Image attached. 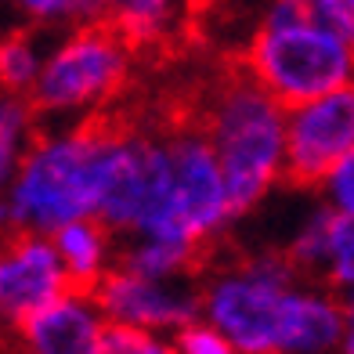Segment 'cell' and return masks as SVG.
<instances>
[{
    "mask_svg": "<svg viewBox=\"0 0 354 354\" xmlns=\"http://www.w3.org/2000/svg\"><path fill=\"white\" fill-rule=\"evenodd\" d=\"M354 149V84L286 112V185L315 188Z\"/></svg>",
    "mask_w": 354,
    "mask_h": 354,
    "instance_id": "52a82bcc",
    "label": "cell"
},
{
    "mask_svg": "<svg viewBox=\"0 0 354 354\" xmlns=\"http://www.w3.org/2000/svg\"><path fill=\"white\" fill-rule=\"evenodd\" d=\"M318 19L329 22L336 33H344L354 44V0H311Z\"/></svg>",
    "mask_w": 354,
    "mask_h": 354,
    "instance_id": "44dd1931",
    "label": "cell"
},
{
    "mask_svg": "<svg viewBox=\"0 0 354 354\" xmlns=\"http://www.w3.org/2000/svg\"><path fill=\"white\" fill-rule=\"evenodd\" d=\"M19 15H26L29 26L51 29V26H76L91 19L87 0H11Z\"/></svg>",
    "mask_w": 354,
    "mask_h": 354,
    "instance_id": "ac0fdd59",
    "label": "cell"
},
{
    "mask_svg": "<svg viewBox=\"0 0 354 354\" xmlns=\"http://www.w3.org/2000/svg\"><path fill=\"white\" fill-rule=\"evenodd\" d=\"M102 354H181L170 333H152V329H138V326H120L109 322Z\"/></svg>",
    "mask_w": 354,
    "mask_h": 354,
    "instance_id": "e0dca14e",
    "label": "cell"
},
{
    "mask_svg": "<svg viewBox=\"0 0 354 354\" xmlns=\"http://www.w3.org/2000/svg\"><path fill=\"white\" fill-rule=\"evenodd\" d=\"M109 318L91 293L69 289L22 318L11 333L15 354H102Z\"/></svg>",
    "mask_w": 354,
    "mask_h": 354,
    "instance_id": "30bf717a",
    "label": "cell"
},
{
    "mask_svg": "<svg viewBox=\"0 0 354 354\" xmlns=\"http://www.w3.org/2000/svg\"><path fill=\"white\" fill-rule=\"evenodd\" d=\"M91 19L116 26L131 40L134 51L170 40L177 26H185V15L196 0H87Z\"/></svg>",
    "mask_w": 354,
    "mask_h": 354,
    "instance_id": "5bb4252c",
    "label": "cell"
},
{
    "mask_svg": "<svg viewBox=\"0 0 354 354\" xmlns=\"http://www.w3.org/2000/svg\"><path fill=\"white\" fill-rule=\"evenodd\" d=\"M304 282L286 250L246 253L232 264H210L199 275L203 318L243 354H279L282 315L293 286Z\"/></svg>",
    "mask_w": 354,
    "mask_h": 354,
    "instance_id": "277c9868",
    "label": "cell"
},
{
    "mask_svg": "<svg viewBox=\"0 0 354 354\" xmlns=\"http://www.w3.org/2000/svg\"><path fill=\"white\" fill-rule=\"evenodd\" d=\"M51 239L58 246L62 264H66L69 286L80 289V293H94V286L116 264L120 235L102 217H76L69 224H62L58 232H51Z\"/></svg>",
    "mask_w": 354,
    "mask_h": 354,
    "instance_id": "4fadbf2b",
    "label": "cell"
},
{
    "mask_svg": "<svg viewBox=\"0 0 354 354\" xmlns=\"http://www.w3.org/2000/svg\"><path fill=\"white\" fill-rule=\"evenodd\" d=\"M210 134L235 221L253 214L286 181V105L235 66L192 105Z\"/></svg>",
    "mask_w": 354,
    "mask_h": 354,
    "instance_id": "7a4b0ae2",
    "label": "cell"
},
{
    "mask_svg": "<svg viewBox=\"0 0 354 354\" xmlns=\"http://www.w3.org/2000/svg\"><path fill=\"white\" fill-rule=\"evenodd\" d=\"M239 66L293 109L354 84V44L318 19L311 0H268Z\"/></svg>",
    "mask_w": 354,
    "mask_h": 354,
    "instance_id": "3957f363",
    "label": "cell"
},
{
    "mask_svg": "<svg viewBox=\"0 0 354 354\" xmlns=\"http://www.w3.org/2000/svg\"><path fill=\"white\" fill-rule=\"evenodd\" d=\"M94 300L105 311L109 322L120 326H138L152 333H177L188 322L203 318V297H199V275L181 279H152L131 271L123 264H112L109 275L94 286Z\"/></svg>",
    "mask_w": 354,
    "mask_h": 354,
    "instance_id": "ba28073f",
    "label": "cell"
},
{
    "mask_svg": "<svg viewBox=\"0 0 354 354\" xmlns=\"http://www.w3.org/2000/svg\"><path fill=\"white\" fill-rule=\"evenodd\" d=\"M127 112L105 105L69 131H37L8 192L0 196V232L26 228L51 235L76 217H94L102 203L105 167Z\"/></svg>",
    "mask_w": 354,
    "mask_h": 354,
    "instance_id": "6da1fadb",
    "label": "cell"
},
{
    "mask_svg": "<svg viewBox=\"0 0 354 354\" xmlns=\"http://www.w3.org/2000/svg\"><path fill=\"white\" fill-rule=\"evenodd\" d=\"M4 340H8V329H4V326H0V344H4Z\"/></svg>",
    "mask_w": 354,
    "mask_h": 354,
    "instance_id": "603a6c76",
    "label": "cell"
},
{
    "mask_svg": "<svg viewBox=\"0 0 354 354\" xmlns=\"http://www.w3.org/2000/svg\"><path fill=\"white\" fill-rule=\"evenodd\" d=\"M37 29H11V33H0V91L4 94H29L40 76L44 58L40 44H37Z\"/></svg>",
    "mask_w": 354,
    "mask_h": 354,
    "instance_id": "2e32d148",
    "label": "cell"
},
{
    "mask_svg": "<svg viewBox=\"0 0 354 354\" xmlns=\"http://www.w3.org/2000/svg\"><path fill=\"white\" fill-rule=\"evenodd\" d=\"M318 199L333 206L336 214L354 217V149L326 174V181L318 185Z\"/></svg>",
    "mask_w": 354,
    "mask_h": 354,
    "instance_id": "ffe728a7",
    "label": "cell"
},
{
    "mask_svg": "<svg viewBox=\"0 0 354 354\" xmlns=\"http://www.w3.org/2000/svg\"><path fill=\"white\" fill-rule=\"evenodd\" d=\"M340 340L344 297L311 279L297 282L286 300L279 354H340Z\"/></svg>",
    "mask_w": 354,
    "mask_h": 354,
    "instance_id": "7c38bea8",
    "label": "cell"
},
{
    "mask_svg": "<svg viewBox=\"0 0 354 354\" xmlns=\"http://www.w3.org/2000/svg\"><path fill=\"white\" fill-rule=\"evenodd\" d=\"M69 275L58 246L44 232H0V326L15 329L44 304L69 293Z\"/></svg>",
    "mask_w": 354,
    "mask_h": 354,
    "instance_id": "9c48e42d",
    "label": "cell"
},
{
    "mask_svg": "<svg viewBox=\"0 0 354 354\" xmlns=\"http://www.w3.org/2000/svg\"><path fill=\"white\" fill-rule=\"evenodd\" d=\"M286 257L311 282H322L336 293H354V217L336 214L333 206H315L289 239Z\"/></svg>",
    "mask_w": 354,
    "mask_h": 354,
    "instance_id": "8fae6325",
    "label": "cell"
},
{
    "mask_svg": "<svg viewBox=\"0 0 354 354\" xmlns=\"http://www.w3.org/2000/svg\"><path fill=\"white\" fill-rule=\"evenodd\" d=\"M174 344H177L181 354H243L228 340V336H224L221 329H214L206 318H196V322H188L185 329H177Z\"/></svg>",
    "mask_w": 354,
    "mask_h": 354,
    "instance_id": "d6986e66",
    "label": "cell"
},
{
    "mask_svg": "<svg viewBox=\"0 0 354 354\" xmlns=\"http://www.w3.org/2000/svg\"><path fill=\"white\" fill-rule=\"evenodd\" d=\"M134 55L138 51L116 26L102 19L76 22L44 58L40 76L26 98L37 116L98 112L123 94Z\"/></svg>",
    "mask_w": 354,
    "mask_h": 354,
    "instance_id": "5b68a950",
    "label": "cell"
},
{
    "mask_svg": "<svg viewBox=\"0 0 354 354\" xmlns=\"http://www.w3.org/2000/svg\"><path fill=\"white\" fill-rule=\"evenodd\" d=\"M37 120L40 116L33 112L26 94H4L0 91V196L8 192L26 149L33 145V138L40 131Z\"/></svg>",
    "mask_w": 354,
    "mask_h": 354,
    "instance_id": "9a60e30c",
    "label": "cell"
},
{
    "mask_svg": "<svg viewBox=\"0 0 354 354\" xmlns=\"http://www.w3.org/2000/svg\"><path fill=\"white\" fill-rule=\"evenodd\" d=\"M163 131H167V141H170V156H174V181H177L181 217L188 224L192 239H196L199 246L214 250V243L235 221L221 159L214 152V141L203 131L196 112L167 120Z\"/></svg>",
    "mask_w": 354,
    "mask_h": 354,
    "instance_id": "8992f818",
    "label": "cell"
},
{
    "mask_svg": "<svg viewBox=\"0 0 354 354\" xmlns=\"http://www.w3.org/2000/svg\"><path fill=\"white\" fill-rule=\"evenodd\" d=\"M340 354H354V293H344V340Z\"/></svg>",
    "mask_w": 354,
    "mask_h": 354,
    "instance_id": "7402d4cb",
    "label": "cell"
}]
</instances>
